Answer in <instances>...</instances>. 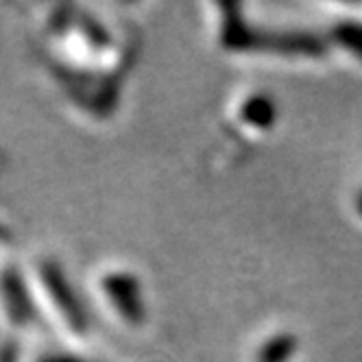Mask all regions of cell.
Returning a JSON list of instances; mask_svg holds the SVG:
<instances>
[{"mask_svg":"<svg viewBox=\"0 0 362 362\" xmlns=\"http://www.w3.org/2000/svg\"><path fill=\"white\" fill-rule=\"evenodd\" d=\"M40 277L42 284L46 286L50 299L57 305V310L62 313L66 325L74 332V334H86L88 332V315L83 303L76 297L72 284L68 281L64 269L55 262V260H46L40 267Z\"/></svg>","mask_w":362,"mask_h":362,"instance_id":"1","label":"cell"},{"mask_svg":"<svg viewBox=\"0 0 362 362\" xmlns=\"http://www.w3.org/2000/svg\"><path fill=\"white\" fill-rule=\"evenodd\" d=\"M103 291L110 297L112 305L118 310V315L132 325H140L146 317L142 291L136 275L132 273H107L103 277Z\"/></svg>","mask_w":362,"mask_h":362,"instance_id":"2","label":"cell"},{"mask_svg":"<svg viewBox=\"0 0 362 362\" xmlns=\"http://www.w3.org/2000/svg\"><path fill=\"white\" fill-rule=\"evenodd\" d=\"M325 40L315 33H262L253 31L251 50H271L279 55L321 57L325 55Z\"/></svg>","mask_w":362,"mask_h":362,"instance_id":"3","label":"cell"},{"mask_svg":"<svg viewBox=\"0 0 362 362\" xmlns=\"http://www.w3.org/2000/svg\"><path fill=\"white\" fill-rule=\"evenodd\" d=\"M0 293H3V301H5L9 317L18 325H27L35 319L33 301L16 269H5L0 273Z\"/></svg>","mask_w":362,"mask_h":362,"instance_id":"4","label":"cell"},{"mask_svg":"<svg viewBox=\"0 0 362 362\" xmlns=\"http://www.w3.org/2000/svg\"><path fill=\"white\" fill-rule=\"evenodd\" d=\"M223 27H221V44L227 50H251L253 44V31L249 24L243 20L240 5L234 3H223Z\"/></svg>","mask_w":362,"mask_h":362,"instance_id":"5","label":"cell"},{"mask_svg":"<svg viewBox=\"0 0 362 362\" xmlns=\"http://www.w3.org/2000/svg\"><path fill=\"white\" fill-rule=\"evenodd\" d=\"M240 116L247 124L257 127V129H271L275 118H277V110L273 98L264 96V94H253L245 100V105L240 110Z\"/></svg>","mask_w":362,"mask_h":362,"instance_id":"6","label":"cell"},{"mask_svg":"<svg viewBox=\"0 0 362 362\" xmlns=\"http://www.w3.org/2000/svg\"><path fill=\"white\" fill-rule=\"evenodd\" d=\"M297 351V336L279 334L275 339L267 341L257 354V362H288Z\"/></svg>","mask_w":362,"mask_h":362,"instance_id":"7","label":"cell"},{"mask_svg":"<svg viewBox=\"0 0 362 362\" xmlns=\"http://www.w3.org/2000/svg\"><path fill=\"white\" fill-rule=\"evenodd\" d=\"M332 37L349 48L354 55L362 57V24L358 22H341L332 29Z\"/></svg>","mask_w":362,"mask_h":362,"instance_id":"8","label":"cell"},{"mask_svg":"<svg viewBox=\"0 0 362 362\" xmlns=\"http://www.w3.org/2000/svg\"><path fill=\"white\" fill-rule=\"evenodd\" d=\"M81 27H83V33H86V37L94 44V46H100V48H105V46H110V33L105 31V27L98 22V20H94L92 16H88V13H81Z\"/></svg>","mask_w":362,"mask_h":362,"instance_id":"9","label":"cell"},{"mask_svg":"<svg viewBox=\"0 0 362 362\" xmlns=\"http://www.w3.org/2000/svg\"><path fill=\"white\" fill-rule=\"evenodd\" d=\"M20 349L16 341H7L3 347H0V362H18Z\"/></svg>","mask_w":362,"mask_h":362,"instance_id":"10","label":"cell"},{"mask_svg":"<svg viewBox=\"0 0 362 362\" xmlns=\"http://www.w3.org/2000/svg\"><path fill=\"white\" fill-rule=\"evenodd\" d=\"M40 362H94V360H88V358H81V356H72V354H53V356L42 358Z\"/></svg>","mask_w":362,"mask_h":362,"instance_id":"11","label":"cell"},{"mask_svg":"<svg viewBox=\"0 0 362 362\" xmlns=\"http://www.w3.org/2000/svg\"><path fill=\"white\" fill-rule=\"evenodd\" d=\"M356 208H358V212L362 214V194H358V199H356Z\"/></svg>","mask_w":362,"mask_h":362,"instance_id":"12","label":"cell"}]
</instances>
